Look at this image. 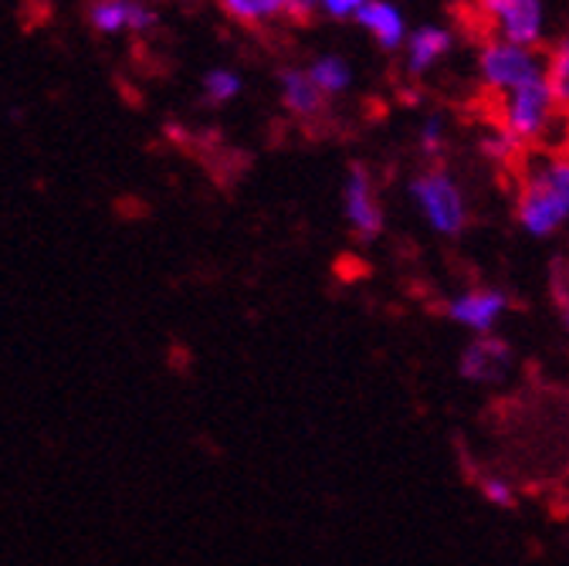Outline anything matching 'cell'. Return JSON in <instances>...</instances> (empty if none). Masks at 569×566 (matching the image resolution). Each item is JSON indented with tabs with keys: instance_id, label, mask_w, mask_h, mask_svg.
<instances>
[{
	"instance_id": "cell-1",
	"label": "cell",
	"mask_w": 569,
	"mask_h": 566,
	"mask_svg": "<svg viewBox=\"0 0 569 566\" xmlns=\"http://www.w3.org/2000/svg\"><path fill=\"white\" fill-rule=\"evenodd\" d=\"M516 225L529 238H552L569 225V153L549 150L526 163L516 193Z\"/></svg>"
},
{
	"instance_id": "cell-16",
	"label": "cell",
	"mask_w": 569,
	"mask_h": 566,
	"mask_svg": "<svg viewBox=\"0 0 569 566\" xmlns=\"http://www.w3.org/2000/svg\"><path fill=\"white\" fill-rule=\"evenodd\" d=\"M478 150H481V157L488 160V163H495V167H512L519 157H522V143L512 136V132H506L502 126H485L481 129V136H478Z\"/></svg>"
},
{
	"instance_id": "cell-23",
	"label": "cell",
	"mask_w": 569,
	"mask_h": 566,
	"mask_svg": "<svg viewBox=\"0 0 569 566\" xmlns=\"http://www.w3.org/2000/svg\"><path fill=\"white\" fill-rule=\"evenodd\" d=\"M559 322H562V329L569 332V302H566V306H559Z\"/></svg>"
},
{
	"instance_id": "cell-11",
	"label": "cell",
	"mask_w": 569,
	"mask_h": 566,
	"mask_svg": "<svg viewBox=\"0 0 569 566\" xmlns=\"http://www.w3.org/2000/svg\"><path fill=\"white\" fill-rule=\"evenodd\" d=\"M352 21L383 51H400L410 34L407 14L393 4V0H367V4L352 14Z\"/></svg>"
},
{
	"instance_id": "cell-18",
	"label": "cell",
	"mask_w": 569,
	"mask_h": 566,
	"mask_svg": "<svg viewBox=\"0 0 569 566\" xmlns=\"http://www.w3.org/2000/svg\"><path fill=\"white\" fill-rule=\"evenodd\" d=\"M200 89H203V99L210 106H228L244 92V79H241V72H234V68L221 64V68H210L200 82Z\"/></svg>"
},
{
	"instance_id": "cell-22",
	"label": "cell",
	"mask_w": 569,
	"mask_h": 566,
	"mask_svg": "<svg viewBox=\"0 0 569 566\" xmlns=\"http://www.w3.org/2000/svg\"><path fill=\"white\" fill-rule=\"evenodd\" d=\"M312 14H319V0H284V18L309 21Z\"/></svg>"
},
{
	"instance_id": "cell-13",
	"label": "cell",
	"mask_w": 569,
	"mask_h": 566,
	"mask_svg": "<svg viewBox=\"0 0 569 566\" xmlns=\"http://www.w3.org/2000/svg\"><path fill=\"white\" fill-rule=\"evenodd\" d=\"M309 79L316 82V89L326 96V99H339L352 89V64L342 58V54H319L306 64Z\"/></svg>"
},
{
	"instance_id": "cell-5",
	"label": "cell",
	"mask_w": 569,
	"mask_h": 566,
	"mask_svg": "<svg viewBox=\"0 0 569 566\" xmlns=\"http://www.w3.org/2000/svg\"><path fill=\"white\" fill-rule=\"evenodd\" d=\"M488 38L539 48L549 34V0H475Z\"/></svg>"
},
{
	"instance_id": "cell-3",
	"label": "cell",
	"mask_w": 569,
	"mask_h": 566,
	"mask_svg": "<svg viewBox=\"0 0 569 566\" xmlns=\"http://www.w3.org/2000/svg\"><path fill=\"white\" fill-rule=\"evenodd\" d=\"M562 109L546 82V76H536L532 82H522L519 89L498 96V112L495 122L506 132H512L522 147H536L546 143L552 136V129L562 122Z\"/></svg>"
},
{
	"instance_id": "cell-17",
	"label": "cell",
	"mask_w": 569,
	"mask_h": 566,
	"mask_svg": "<svg viewBox=\"0 0 569 566\" xmlns=\"http://www.w3.org/2000/svg\"><path fill=\"white\" fill-rule=\"evenodd\" d=\"M448 150V116L445 112H427L417 126V153L427 163H438Z\"/></svg>"
},
{
	"instance_id": "cell-4",
	"label": "cell",
	"mask_w": 569,
	"mask_h": 566,
	"mask_svg": "<svg viewBox=\"0 0 569 566\" xmlns=\"http://www.w3.org/2000/svg\"><path fill=\"white\" fill-rule=\"evenodd\" d=\"M475 76H478V86L498 99L519 89L522 82H532L536 76H542V54L539 48H529V44L485 38L475 54Z\"/></svg>"
},
{
	"instance_id": "cell-6",
	"label": "cell",
	"mask_w": 569,
	"mask_h": 566,
	"mask_svg": "<svg viewBox=\"0 0 569 566\" xmlns=\"http://www.w3.org/2000/svg\"><path fill=\"white\" fill-rule=\"evenodd\" d=\"M342 218L352 238L377 241L387 228V210L377 193V180L367 163H349L342 177Z\"/></svg>"
},
{
	"instance_id": "cell-9",
	"label": "cell",
	"mask_w": 569,
	"mask_h": 566,
	"mask_svg": "<svg viewBox=\"0 0 569 566\" xmlns=\"http://www.w3.org/2000/svg\"><path fill=\"white\" fill-rule=\"evenodd\" d=\"M455 51V31L448 24L438 21H423L417 28H410L400 54H403V72L410 79H423L438 72V68L451 58Z\"/></svg>"
},
{
	"instance_id": "cell-15",
	"label": "cell",
	"mask_w": 569,
	"mask_h": 566,
	"mask_svg": "<svg viewBox=\"0 0 569 566\" xmlns=\"http://www.w3.org/2000/svg\"><path fill=\"white\" fill-rule=\"evenodd\" d=\"M221 11L244 28H261L284 18V0H221Z\"/></svg>"
},
{
	"instance_id": "cell-10",
	"label": "cell",
	"mask_w": 569,
	"mask_h": 566,
	"mask_svg": "<svg viewBox=\"0 0 569 566\" xmlns=\"http://www.w3.org/2000/svg\"><path fill=\"white\" fill-rule=\"evenodd\" d=\"M89 24L96 34H150L160 24V14L147 0H96Z\"/></svg>"
},
{
	"instance_id": "cell-21",
	"label": "cell",
	"mask_w": 569,
	"mask_h": 566,
	"mask_svg": "<svg viewBox=\"0 0 569 566\" xmlns=\"http://www.w3.org/2000/svg\"><path fill=\"white\" fill-rule=\"evenodd\" d=\"M367 0H319V14L332 21H352V14L360 11Z\"/></svg>"
},
{
	"instance_id": "cell-7",
	"label": "cell",
	"mask_w": 569,
	"mask_h": 566,
	"mask_svg": "<svg viewBox=\"0 0 569 566\" xmlns=\"http://www.w3.org/2000/svg\"><path fill=\"white\" fill-rule=\"evenodd\" d=\"M458 370L468 384L478 387H498L506 384L516 370V349L509 339H502L498 332H485L475 336L465 349H461V360Z\"/></svg>"
},
{
	"instance_id": "cell-14",
	"label": "cell",
	"mask_w": 569,
	"mask_h": 566,
	"mask_svg": "<svg viewBox=\"0 0 569 566\" xmlns=\"http://www.w3.org/2000/svg\"><path fill=\"white\" fill-rule=\"evenodd\" d=\"M542 76H546V82H549L559 109L569 112V28L542 54Z\"/></svg>"
},
{
	"instance_id": "cell-8",
	"label": "cell",
	"mask_w": 569,
	"mask_h": 566,
	"mask_svg": "<svg viewBox=\"0 0 569 566\" xmlns=\"http://www.w3.org/2000/svg\"><path fill=\"white\" fill-rule=\"evenodd\" d=\"M512 309V299L506 289H495V286H475V289H465L458 296L448 299L445 306V316L468 329L471 336H485V332H495L502 326V319L509 316Z\"/></svg>"
},
{
	"instance_id": "cell-19",
	"label": "cell",
	"mask_w": 569,
	"mask_h": 566,
	"mask_svg": "<svg viewBox=\"0 0 569 566\" xmlns=\"http://www.w3.org/2000/svg\"><path fill=\"white\" fill-rule=\"evenodd\" d=\"M478 491H481V499L495 509H516L519 503V491L509 478L502 475H481L478 478Z\"/></svg>"
},
{
	"instance_id": "cell-20",
	"label": "cell",
	"mask_w": 569,
	"mask_h": 566,
	"mask_svg": "<svg viewBox=\"0 0 569 566\" xmlns=\"http://www.w3.org/2000/svg\"><path fill=\"white\" fill-rule=\"evenodd\" d=\"M549 292H552L556 306H566V302H569V258H559V261L552 265Z\"/></svg>"
},
{
	"instance_id": "cell-12",
	"label": "cell",
	"mask_w": 569,
	"mask_h": 566,
	"mask_svg": "<svg viewBox=\"0 0 569 566\" xmlns=\"http://www.w3.org/2000/svg\"><path fill=\"white\" fill-rule=\"evenodd\" d=\"M278 92H281L284 109H289L292 116H302V119L322 116V109H326V102H329V99L316 89V82L309 79L306 68H299V64L281 68V72H278Z\"/></svg>"
},
{
	"instance_id": "cell-2",
	"label": "cell",
	"mask_w": 569,
	"mask_h": 566,
	"mask_svg": "<svg viewBox=\"0 0 569 566\" xmlns=\"http://www.w3.org/2000/svg\"><path fill=\"white\" fill-rule=\"evenodd\" d=\"M407 193L417 207V215L420 221L431 228L435 235L441 238H461L471 225V203H468V193L461 187V180L431 163V167H423L420 173L410 177L407 183Z\"/></svg>"
}]
</instances>
